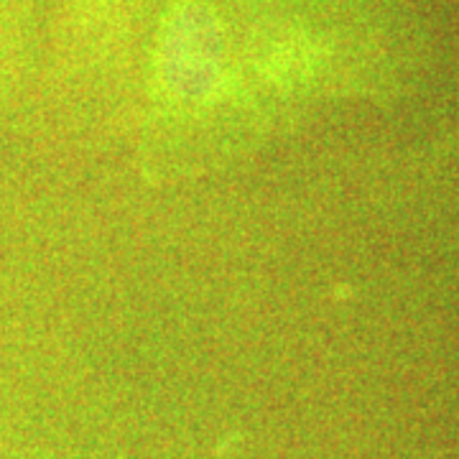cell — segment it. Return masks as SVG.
<instances>
[{"label": "cell", "mask_w": 459, "mask_h": 459, "mask_svg": "<svg viewBox=\"0 0 459 459\" xmlns=\"http://www.w3.org/2000/svg\"><path fill=\"white\" fill-rule=\"evenodd\" d=\"M169 72L184 82H195L197 74L214 72V26L212 21L186 11L177 21L169 39Z\"/></svg>", "instance_id": "cell-1"}]
</instances>
